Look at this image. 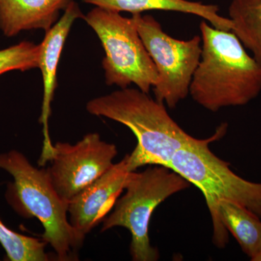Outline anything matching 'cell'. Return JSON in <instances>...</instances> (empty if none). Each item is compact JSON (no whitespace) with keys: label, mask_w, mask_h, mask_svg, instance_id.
<instances>
[{"label":"cell","mask_w":261,"mask_h":261,"mask_svg":"<svg viewBox=\"0 0 261 261\" xmlns=\"http://www.w3.org/2000/svg\"><path fill=\"white\" fill-rule=\"evenodd\" d=\"M128 154L68 203L71 226L85 237L104 220L124 190L129 176Z\"/></svg>","instance_id":"10"},{"label":"cell","mask_w":261,"mask_h":261,"mask_svg":"<svg viewBox=\"0 0 261 261\" xmlns=\"http://www.w3.org/2000/svg\"><path fill=\"white\" fill-rule=\"evenodd\" d=\"M252 261H261V250L260 252H259V253L257 254V256L255 257V258H254L253 260Z\"/></svg>","instance_id":"17"},{"label":"cell","mask_w":261,"mask_h":261,"mask_svg":"<svg viewBox=\"0 0 261 261\" xmlns=\"http://www.w3.org/2000/svg\"><path fill=\"white\" fill-rule=\"evenodd\" d=\"M191 184L171 168L148 167L142 172H130L124 190L112 213L102 221L101 231L123 227L132 235L130 252L135 261L159 260V250L149 238V225L154 209L166 199L189 188Z\"/></svg>","instance_id":"5"},{"label":"cell","mask_w":261,"mask_h":261,"mask_svg":"<svg viewBox=\"0 0 261 261\" xmlns=\"http://www.w3.org/2000/svg\"><path fill=\"white\" fill-rule=\"evenodd\" d=\"M218 214L221 224L233 235L250 260L261 250V219L245 207L229 202H220Z\"/></svg>","instance_id":"13"},{"label":"cell","mask_w":261,"mask_h":261,"mask_svg":"<svg viewBox=\"0 0 261 261\" xmlns=\"http://www.w3.org/2000/svg\"><path fill=\"white\" fill-rule=\"evenodd\" d=\"M202 53L190 87L192 99L211 112L243 106L261 92V65L231 31L202 20Z\"/></svg>","instance_id":"1"},{"label":"cell","mask_w":261,"mask_h":261,"mask_svg":"<svg viewBox=\"0 0 261 261\" xmlns=\"http://www.w3.org/2000/svg\"><path fill=\"white\" fill-rule=\"evenodd\" d=\"M84 15L79 5L71 2L64 10L63 16L50 29L45 32L40 45L39 68L43 79V101L39 123L43 126V147L38 164L43 166L49 162L54 154V145L49 134V119L51 116V105L55 91L58 87L57 73L58 64L72 25L77 19H84Z\"/></svg>","instance_id":"9"},{"label":"cell","mask_w":261,"mask_h":261,"mask_svg":"<svg viewBox=\"0 0 261 261\" xmlns=\"http://www.w3.org/2000/svg\"><path fill=\"white\" fill-rule=\"evenodd\" d=\"M73 0H0V30L6 37L25 31L47 32Z\"/></svg>","instance_id":"11"},{"label":"cell","mask_w":261,"mask_h":261,"mask_svg":"<svg viewBox=\"0 0 261 261\" xmlns=\"http://www.w3.org/2000/svg\"><path fill=\"white\" fill-rule=\"evenodd\" d=\"M223 123L212 137L199 140L180 149L168 168L176 171L203 194L212 219L213 241L224 248L228 242V231L220 221V202H229L245 207L261 219V183L247 181L233 172L229 164L215 155L209 148L227 132Z\"/></svg>","instance_id":"4"},{"label":"cell","mask_w":261,"mask_h":261,"mask_svg":"<svg viewBox=\"0 0 261 261\" xmlns=\"http://www.w3.org/2000/svg\"><path fill=\"white\" fill-rule=\"evenodd\" d=\"M84 20L96 33L104 49L102 65L106 84L120 89L135 84L149 94L159 82V74L133 17L95 7Z\"/></svg>","instance_id":"6"},{"label":"cell","mask_w":261,"mask_h":261,"mask_svg":"<svg viewBox=\"0 0 261 261\" xmlns=\"http://www.w3.org/2000/svg\"><path fill=\"white\" fill-rule=\"evenodd\" d=\"M132 17L159 74L152 88L155 99L173 109L190 93L202 53L201 36L180 40L166 34L152 15L136 13Z\"/></svg>","instance_id":"7"},{"label":"cell","mask_w":261,"mask_h":261,"mask_svg":"<svg viewBox=\"0 0 261 261\" xmlns=\"http://www.w3.org/2000/svg\"><path fill=\"white\" fill-rule=\"evenodd\" d=\"M0 169L10 173L5 197L17 214L25 219L37 218L44 227L42 239L56 254L57 260H79L85 237L70 224L68 203L51 185L47 168H36L16 149L0 153Z\"/></svg>","instance_id":"3"},{"label":"cell","mask_w":261,"mask_h":261,"mask_svg":"<svg viewBox=\"0 0 261 261\" xmlns=\"http://www.w3.org/2000/svg\"><path fill=\"white\" fill-rule=\"evenodd\" d=\"M228 15L231 32L261 65V0H232Z\"/></svg>","instance_id":"14"},{"label":"cell","mask_w":261,"mask_h":261,"mask_svg":"<svg viewBox=\"0 0 261 261\" xmlns=\"http://www.w3.org/2000/svg\"><path fill=\"white\" fill-rule=\"evenodd\" d=\"M40 45L29 41L0 49V75L13 70L21 72L39 68Z\"/></svg>","instance_id":"16"},{"label":"cell","mask_w":261,"mask_h":261,"mask_svg":"<svg viewBox=\"0 0 261 261\" xmlns=\"http://www.w3.org/2000/svg\"><path fill=\"white\" fill-rule=\"evenodd\" d=\"M86 109L91 115L118 122L133 132L137 145L128 154L130 171L144 166L168 167L178 150L198 140L178 126L164 103L138 88L120 89L94 98Z\"/></svg>","instance_id":"2"},{"label":"cell","mask_w":261,"mask_h":261,"mask_svg":"<svg viewBox=\"0 0 261 261\" xmlns=\"http://www.w3.org/2000/svg\"><path fill=\"white\" fill-rule=\"evenodd\" d=\"M84 3L95 7L132 14L149 10L178 12L195 15L211 23L220 30L231 31L232 22L228 18L219 14L217 5L203 4L200 2L189 0H83Z\"/></svg>","instance_id":"12"},{"label":"cell","mask_w":261,"mask_h":261,"mask_svg":"<svg viewBox=\"0 0 261 261\" xmlns=\"http://www.w3.org/2000/svg\"><path fill=\"white\" fill-rule=\"evenodd\" d=\"M0 244L10 261H48L47 243L42 240L25 236L8 228L0 219Z\"/></svg>","instance_id":"15"},{"label":"cell","mask_w":261,"mask_h":261,"mask_svg":"<svg viewBox=\"0 0 261 261\" xmlns=\"http://www.w3.org/2000/svg\"><path fill=\"white\" fill-rule=\"evenodd\" d=\"M118 154L116 146L97 133L84 136L75 145L57 142L48 174L55 190L69 202L110 169Z\"/></svg>","instance_id":"8"}]
</instances>
